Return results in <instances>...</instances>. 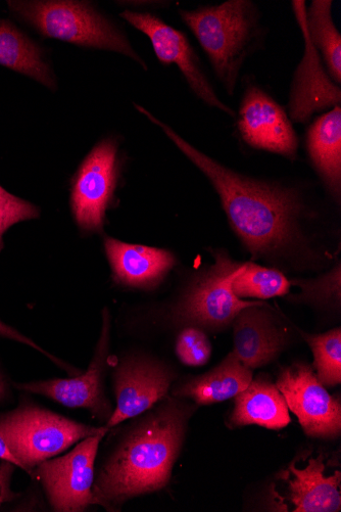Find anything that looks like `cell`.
<instances>
[{
  "label": "cell",
  "mask_w": 341,
  "mask_h": 512,
  "mask_svg": "<svg viewBox=\"0 0 341 512\" xmlns=\"http://www.w3.org/2000/svg\"><path fill=\"white\" fill-rule=\"evenodd\" d=\"M136 109L160 126L177 148L211 181L229 223L256 257L276 254L302 241L305 206L297 192L241 175L192 147L148 110Z\"/></svg>",
  "instance_id": "6da1fadb"
},
{
  "label": "cell",
  "mask_w": 341,
  "mask_h": 512,
  "mask_svg": "<svg viewBox=\"0 0 341 512\" xmlns=\"http://www.w3.org/2000/svg\"><path fill=\"white\" fill-rule=\"evenodd\" d=\"M196 409L185 399L167 396L139 418L95 477L92 504L114 511L130 499L166 488Z\"/></svg>",
  "instance_id": "7a4b0ae2"
},
{
  "label": "cell",
  "mask_w": 341,
  "mask_h": 512,
  "mask_svg": "<svg viewBox=\"0 0 341 512\" xmlns=\"http://www.w3.org/2000/svg\"><path fill=\"white\" fill-rule=\"evenodd\" d=\"M179 15L199 40L228 95L233 96L240 71L262 32L258 8L249 0H229L194 11L180 10Z\"/></svg>",
  "instance_id": "3957f363"
},
{
  "label": "cell",
  "mask_w": 341,
  "mask_h": 512,
  "mask_svg": "<svg viewBox=\"0 0 341 512\" xmlns=\"http://www.w3.org/2000/svg\"><path fill=\"white\" fill-rule=\"evenodd\" d=\"M10 10L47 38L82 48L110 51L128 57L148 70L126 34L105 15L85 2L33 0L9 2Z\"/></svg>",
  "instance_id": "277c9868"
},
{
  "label": "cell",
  "mask_w": 341,
  "mask_h": 512,
  "mask_svg": "<svg viewBox=\"0 0 341 512\" xmlns=\"http://www.w3.org/2000/svg\"><path fill=\"white\" fill-rule=\"evenodd\" d=\"M109 432L106 427L87 426L32 402H22L0 413V437L33 475L39 463L53 458L85 438Z\"/></svg>",
  "instance_id": "5b68a950"
},
{
  "label": "cell",
  "mask_w": 341,
  "mask_h": 512,
  "mask_svg": "<svg viewBox=\"0 0 341 512\" xmlns=\"http://www.w3.org/2000/svg\"><path fill=\"white\" fill-rule=\"evenodd\" d=\"M215 264L192 284L175 309L179 323L200 329L220 331L230 325L237 314L259 302L239 299L232 282L242 264L219 253Z\"/></svg>",
  "instance_id": "8992f818"
},
{
  "label": "cell",
  "mask_w": 341,
  "mask_h": 512,
  "mask_svg": "<svg viewBox=\"0 0 341 512\" xmlns=\"http://www.w3.org/2000/svg\"><path fill=\"white\" fill-rule=\"evenodd\" d=\"M106 435L85 438L69 453L42 461L33 470L55 511L80 512L92 505L94 463Z\"/></svg>",
  "instance_id": "52a82bcc"
},
{
  "label": "cell",
  "mask_w": 341,
  "mask_h": 512,
  "mask_svg": "<svg viewBox=\"0 0 341 512\" xmlns=\"http://www.w3.org/2000/svg\"><path fill=\"white\" fill-rule=\"evenodd\" d=\"M117 181L118 142L108 137L91 150L72 179L71 208L82 231L103 230Z\"/></svg>",
  "instance_id": "ba28073f"
},
{
  "label": "cell",
  "mask_w": 341,
  "mask_h": 512,
  "mask_svg": "<svg viewBox=\"0 0 341 512\" xmlns=\"http://www.w3.org/2000/svg\"><path fill=\"white\" fill-rule=\"evenodd\" d=\"M276 387L308 437L334 440L341 433V405L331 396L307 363L281 369Z\"/></svg>",
  "instance_id": "9c48e42d"
},
{
  "label": "cell",
  "mask_w": 341,
  "mask_h": 512,
  "mask_svg": "<svg viewBox=\"0 0 341 512\" xmlns=\"http://www.w3.org/2000/svg\"><path fill=\"white\" fill-rule=\"evenodd\" d=\"M103 331L85 374L73 379H54L14 384L18 390L50 398L69 408H84L101 420L109 421L114 410L104 387L110 350V314H103Z\"/></svg>",
  "instance_id": "30bf717a"
},
{
  "label": "cell",
  "mask_w": 341,
  "mask_h": 512,
  "mask_svg": "<svg viewBox=\"0 0 341 512\" xmlns=\"http://www.w3.org/2000/svg\"><path fill=\"white\" fill-rule=\"evenodd\" d=\"M120 17L150 38L155 54L162 64H174L178 67L194 95L202 102L235 117L234 111L218 98L198 55L194 53L184 33L152 13L125 11Z\"/></svg>",
  "instance_id": "8fae6325"
},
{
  "label": "cell",
  "mask_w": 341,
  "mask_h": 512,
  "mask_svg": "<svg viewBox=\"0 0 341 512\" xmlns=\"http://www.w3.org/2000/svg\"><path fill=\"white\" fill-rule=\"evenodd\" d=\"M174 371L162 362L145 356L122 360L114 371L117 406L106 428L148 412L164 400L175 381Z\"/></svg>",
  "instance_id": "7c38bea8"
},
{
  "label": "cell",
  "mask_w": 341,
  "mask_h": 512,
  "mask_svg": "<svg viewBox=\"0 0 341 512\" xmlns=\"http://www.w3.org/2000/svg\"><path fill=\"white\" fill-rule=\"evenodd\" d=\"M292 9L305 41L304 57L292 80L288 111L292 121L307 123L317 113L340 107V86L328 75L312 44L306 24V2H292Z\"/></svg>",
  "instance_id": "4fadbf2b"
},
{
  "label": "cell",
  "mask_w": 341,
  "mask_h": 512,
  "mask_svg": "<svg viewBox=\"0 0 341 512\" xmlns=\"http://www.w3.org/2000/svg\"><path fill=\"white\" fill-rule=\"evenodd\" d=\"M237 127L251 147L287 158L297 155L299 139L284 109L263 89L250 85L243 95Z\"/></svg>",
  "instance_id": "5bb4252c"
},
{
  "label": "cell",
  "mask_w": 341,
  "mask_h": 512,
  "mask_svg": "<svg viewBox=\"0 0 341 512\" xmlns=\"http://www.w3.org/2000/svg\"><path fill=\"white\" fill-rule=\"evenodd\" d=\"M232 324V352L252 370L272 362L287 344V335L263 304L241 310Z\"/></svg>",
  "instance_id": "9a60e30c"
},
{
  "label": "cell",
  "mask_w": 341,
  "mask_h": 512,
  "mask_svg": "<svg viewBox=\"0 0 341 512\" xmlns=\"http://www.w3.org/2000/svg\"><path fill=\"white\" fill-rule=\"evenodd\" d=\"M105 249L115 282L129 288L157 287L175 264L169 251L130 245L110 237L105 239Z\"/></svg>",
  "instance_id": "2e32d148"
},
{
  "label": "cell",
  "mask_w": 341,
  "mask_h": 512,
  "mask_svg": "<svg viewBox=\"0 0 341 512\" xmlns=\"http://www.w3.org/2000/svg\"><path fill=\"white\" fill-rule=\"evenodd\" d=\"M324 455L310 459L305 469L291 464L281 478L287 483V498L296 512H338L341 510V473L325 475Z\"/></svg>",
  "instance_id": "e0dca14e"
},
{
  "label": "cell",
  "mask_w": 341,
  "mask_h": 512,
  "mask_svg": "<svg viewBox=\"0 0 341 512\" xmlns=\"http://www.w3.org/2000/svg\"><path fill=\"white\" fill-rule=\"evenodd\" d=\"M253 370L231 352L207 374L190 378L172 390V396L190 399L197 405L217 404L234 398L252 383Z\"/></svg>",
  "instance_id": "ac0fdd59"
},
{
  "label": "cell",
  "mask_w": 341,
  "mask_h": 512,
  "mask_svg": "<svg viewBox=\"0 0 341 512\" xmlns=\"http://www.w3.org/2000/svg\"><path fill=\"white\" fill-rule=\"evenodd\" d=\"M289 409L282 393L267 377L253 379L250 386L234 397L229 422L233 427L256 425L281 430L290 423Z\"/></svg>",
  "instance_id": "d6986e66"
},
{
  "label": "cell",
  "mask_w": 341,
  "mask_h": 512,
  "mask_svg": "<svg viewBox=\"0 0 341 512\" xmlns=\"http://www.w3.org/2000/svg\"><path fill=\"white\" fill-rule=\"evenodd\" d=\"M307 148L312 163L339 199L341 183V108L335 107L317 118L307 132Z\"/></svg>",
  "instance_id": "ffe728a7"
},
{
  "label": "cell",
  "mask_w": 341,
  "mask_h": 512,
  "mask_svg": "<svg viewBox=\"0 0 341 512\" xmlns=\"http://www.w3.org/2000/svg\"><path fill=\"white\" fill-rule=\"evenodd\" d=\"M0 65L28 76L51 90L58 85L42 49L11 22L0 20Z\"/></svg>",
  "instance_id": "44dd1931"
},
{
  "label": "cell",
  "mask_w": 341,
  "mask_h": 512,
  "mask_svg": "<svg viewBox=\"0 0 341 512\" xmlns=\"http://www.w3.org/2000/svg\"><path fill=\"white\" fill-rule=\"evenodd\" d=\"M331 0H314L306 12L310 40L334 83L341 82V36L332 20Z\"/></svg>",
  "instance_id": "7402d4cb"
},
{
  "label": "cell",
  "mask_w": 341,
  "mask_h": 512,
  "mask_svg": "<svg viewBox=\"0 0 341 512\" xmlns=\"http://www.w3.org/2000/svg\"><path fill=\"white\" fill-rule=\"evenodd\" d=\"M290 282L278 270L243 263L232 282V291L239 298L271 299L289 293Z\"/></svg>",
  "instance_id": "603a6c76"
},
{
  "label": "cell",
  "mask_w": 341,
  "mask_h": 512,
  "mask_svg": "<svg viewBox=\"0 0 341 512\" xmlns=\"http://www.w3.org/2000/svg\"><path fill=\"white\" fill-rule=\"evenodd\" d=\"M314 354V368L319 382L328 388L341 382V331L339 328L321 335L302 333Z\"/></svg>",
  "instance_id": "cb8c5ba5"
},
{
  "label": "cell",
  "mask_w": 341,
  "mask_h": 512,
  "mask_svg": "<svg viewBox=\"0 0 341 512\" xmlns=\"http://www.w3.org/2000/svg\"><path fill=\"white\" fill-rule=\"evenodd\" d=\"M301 288V294L292 297L294 301L311 302L320 305H340V266L326 275L312 281H292Z\"/></svg>",
  "instance_id": "d4e9b609"
},
{
  "label": "cell",
  "mask_w": 341,
  "mask_h": 512,
  "mask_svg": "<svg viewBox=\"0 0 341 512\" xmlns=\"http://www.w3.org/2000/svg\"><path fill=\"white\" fill-rule=\"evenodd\" d=\"M212 351L213 346L203 329L188 325L177 337L176 354L184 365L204 366L209 362Z\"/></svg>",
  "instance_id": "484cf974"
},
{
  "label": "cell",
  "mask_w": 341,
  "mask_h": 512,
  "mask_svg": "<svg viewBox=\"0 0 341 512\" xmlns=\"http://www.w3.org/2000/svg\"><path fill=\"white\" fill-rule=\"evenodd\" d=\"M40 217V210L32 203L18 198L0 185V252L4 250V235L13 225Z\"/></svg>",
  "instance_id": "4316f807"
},
{
  "label": "cell",
  "mask_w": 341,
  "mask_h": 512,
  "mask_svg": "<svg viewBox=\"0 0 341 512\" xmlns=\"http://www.w3.org/2000/svg\"><path fill=\"white\" fill-rule=\"evenodd\" d=\"M0 337L27 345L30 348H33L34 350H36V351L42 353L43 355H45L46 357L50 358L52 361H54L60 367L66 369V371H68L70 375H74V376L78 375V372H76L75 368H73L70 365H68L67 363L61 361L59 358L53 356L52 354L46 352L40 346H38L34 341H32L28 337L24 336L16 329L10 327V325L6 324L2 320H0Z\"/></svg>",
  "instance_id": "83f0119b"
},
{
  "label": "cell",
  "mask_w": 341,
  "mask_h": 512,
  "mask_svg": "<svg viewBox=\"0 0 341 512\" xmlns=\"http://www.w3.org/2000/svg\"><path fill=\"white\" fill-rule=\"evenodd\" d=\"M16 465L10 461L0 462V506L11 501L16 494L11 489V482Z\"/></svg>",
  "instance_id": "f1b7e54d"
},
{
  "label": "cell",
  "mask_w": 341,
  "mask_h": 512,
  "mask_svg": "<svg viewBox=\"0 0 341 512\" xmlns=\"http://www.w3.org/2000/svg\"><path fill=\"white\" fill-rule=\"evenodd\" d=\"M0 460L10 461L14 463L17 468L23 470L22 464L11 452V450L9 449V447L7 446L6 442L2 437H0Z\"/></svg>",
  "instance_id": "f546056e"
},
{
  "label": "cell",
  "mask_w": 341,
  "mask_h": 512,
  "mask_svg": "<svg viewBox=\"0 0 341 512\" xmlns=\"http://www.w3.org/2000/svg\"><path fill=\"white\" fill-rule=\"evenodd\" d=\"M11 395V386L3 370L0 369V403L4 402Z\"/></svg>",
  "instance_id": "4dcf8cb0"
}]
</instances>
